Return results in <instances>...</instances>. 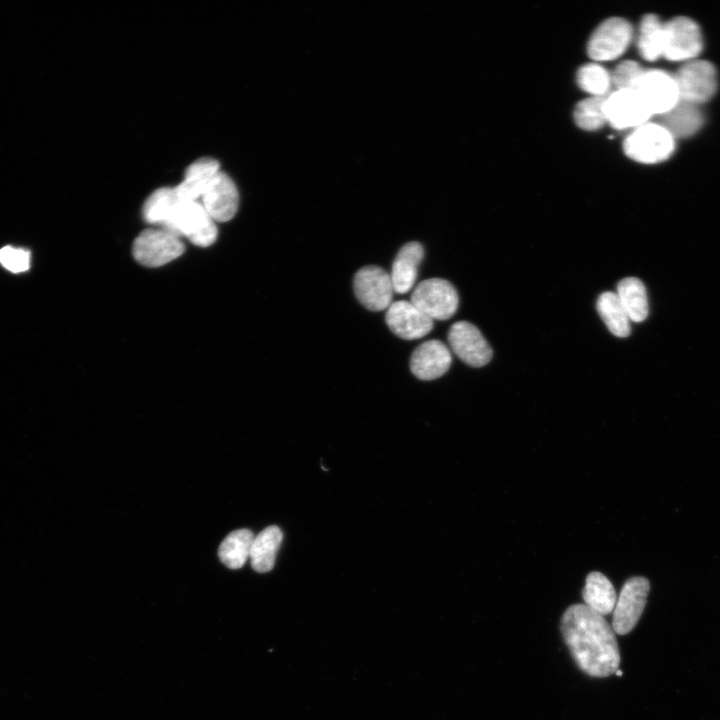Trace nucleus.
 Segmentation results:
<instances>
[{
  "label": "nucleus",
  "mask_w": 720,
  "mask_h": 720,
  "mask_svg": "<svg viewBox=\"0 0 720 720\" xmlns=\"http://www.w3.org/2000/svg\"><path fill=\"white\" fill-rule=\"evenodd\" d=\"M584 605L604 616L613 612L617 594L610 580L602 573L588 574L582 591Z\"/></svg>",
  "instance_id": "obj_20"
},
{
  "label": "nucleus",
  "mask_w": 720,
  "mask_h": 720,
  "mask_svg": "<svg viewBox=\"0 0 720 720\" xmlns=\"http://www.w3.org/2000/svg\"><path fill=\"white\" fill-rule=\"evenodd\" d=\"M607 122L617 129L637 128L653 115L637 90H616L605 99Z\"/></svg>",
  "instance_id": "obj_9"
},
{
  "label": "nucleus",
  "mask_w": 720,
  "mask_h": 720,
  "mask_svg": "<svg viewBox=\"0 0 720 720\" xmlns=\"http://www.w3.org/2000/svg\"><path fill=\"white\" fill-rule=\"evenodd\" d=\"M661 125L673 137H687L696 133L703 124V114L697 104L679 100L665 114L661 115Z\"/></svg>",
  "instance_id": "obj_19"
},
{
  "label": "nucleus",
  "mask_w": 720,
  "mask_h": 720,
  "mask_svg": "<svg viewBox=\"0 0 720 720\" xmlns=\"http://www.w3.org/2000/svg\"><path fill=\"white\" fill-rule=\"evenodd\" d=\"M385 319L389 329L406 340L422 338L433 327V320L411 301L392 302L387 308Z\"/></svg>",
  "instance_id": "obj_15"
},
{
  "label": "nucleus",
  "mask_w": 720,
  "mask_h": 720,
  "mask_svg": "<svg viewBox=\"0 0 720 720\" xmlns=\"http://www.w3.org/2000/svg\"><path fill=\"white\" fill-rule=\"evenodd\" d=\"M663 57L670 61H691L702 49V35L698 25L686 17L665 23Z\"/></svg>",
  "instance_id": "obj_11"
},
{
  "label": "nucleus",
  "mask_w": 720,
  "mask_h": 720,
  "mask_svg": "<svg viewBox=\"0 0 720 720\" xmlns=\"http://www.w3.org/2000/svg\"><path fill=\"white\" fill-rule=\"evenodd\" d=\"M220 171L219 163L212 158L204 157L190 164L184 180L174 188L176 195L187 201H199L213 177Z\"/></svg>",
  "instance_id": "obj_18"
},
{
  "label": "nucleus",
  "mask_w": 720,
  "mask_h": 720,
  "mask_svg": "<svg viewBox=\"0 0 720 720\" xmlns=\"http://www.w3.org/2000/svg\"><path fill=\"white\" fill-rule=\"evenodd\" d=\"M561 631L578 667L593 677L616 672L620 653L615 632L605 618L584 604L571 605L561 619Z\"/></svg>",
  "instance_id": "obj_1"
},
{
  "label": "nucleus",
  "mask_w": 720,
  "mask_h": 720,
  "mask_svg": "<svg viewBox=\"0 0 720 720\" xmlns=\"http://www.w3.org/2000/svg\"><path fill=\"white\" fill-rule=\"evenodd\" d=\"M185 251L182 239L162 228L143 230L134 240L135 260L146 267H159L178 258Z\"/></svg>",
  "instance_id": "obj_4"
},
{
  "label": "nucleus",
  "mask_w": 720,
  "mask_h": 720,
  "mask_svg": "<svg viewBox=\"0 0 720 720\" xmlns=\"http://www.w3.org/2000/svg\"><path fill=\"white\" fill-rule=\"evenodd\" d=\"M451 361V353L443 342L429 340L413 351L410 369L421 380H434L447 372Z\"/></svg>",
  "instance_id": "obj_16"
},
{
  "label": "nucleus",
  "mask_w": 720,
  "mask_h": 720,
  "mask_svg": "<svg viewBox=\"0 0 720 720\" xmlns=\"http://www.w3.org/2000/svg\"><path fill=\"white\" fill-rule=\"evenodd\" d=\"M605 99L606 96H590L580 101L574 111L576 124L589 131L601 128L607 122L604 111Z\"/></svg>",
  "instance_id": "obj_27"
},
{
  "label": "nucleus",
  "mask_w": 720,
  "mask_h": 720,
  "mask_svg": "<svg viewBox=\"0 0 720 720\" xmlns=\"http://www.w3.org/2000/svg\"><path fill=\"white\" fill-rule=\"evenodd\" d=\"M254 535L248 529L229 533L218 548L221 562L231 569L241 568L249 558Z\"/></svg>",
  "instance_id": "obj_24"
},
{
  "label": "nucleus",
  "mask_w": 720,
  "mask_h": 720,
  "mask_svg": "<svg viewBox=\"0 0 720 720\" xmlns=\"http://www.w3.org/2000/svg\"><path fill=\"white\" fill-rule=\"evenodd\" d=\"M0 264L13 273L24 272L30 267V253L22 248L5 246L0 249Z\"/></svg>",
  "instance_id": "obj_29"
},
{
  "label": "nucleus",
  "mask_w": 720,
  "mask_h": 720,
  "mask_svg": "<svg viewBox=\"0 0 720 720\" xmlns=\"http://www.w3.org/2000/svg\"><path fill=\"white\" fill-rule=\"evenodd\" d=\"M200 200L215 222H227L237 212L239 194L232 179L226 173L219 171L206 187Z\"/></svg>",
  "instance_id": "obj_14"
},
{
  "label": "nucleus",
  "mask_w": 720,
  "mask_h": 720,
  "mask_svg": "<svg viewBox=\"0 0 720 720\" xmlns=\"http://www.w3.org/2000/svg\"><path fill=\"white\" fill-rule=\"evenodd\" d=\"M423 257L424 248L419 242L411 241L400 248L393 261L390 274L395 292L404 294L411 290Z\"/></svg>",
  "instance_id": "obj_17"
},
{
  "label": "nucleus",
  "mask_w": 720,
  "mask_h": 720,
  "mask_svg": "<svg viewBox=\"0 0 720 720\" xmlns=\"http://www.w3.org/2000/svg\"><path fill=\"white\" fill-rule=\"evenodd\" d=\"M645 70L634 61L620 63L611 74V81L617 90H635Z\"/></svg>",
  "instance_id": "obj_28"
},
{
  "label": "nucleus",
  "mask_w": 720,
  "mask_h": 720,
  "mask_svg": "<svg viewBox=\"0 0 720 720\" xmlns=\"http://www.w3.org/2000/svg\"><path fill=\"white\" fill-rule=\"evenodd\" d=\"M411 302L432 320H447L458 308V294L447 280L430 278L420 282L411 294Z\"/></svg>",
  "instance_id": "obj_5"
},
{
  "label": "nucleus",
  "mask_w": 720,
  "mask_h": 720,
  "mask_svg": "<svg viewBox=\"0 0 720 720\" xmlns=\"http://www.w3.org/2000/svg\"><path fill=\"white\" fill-rule=\"evenodd\" d=\"M353 286L359 302L371 311H382L392 303L394 289L390 274L379 266L368 265L359 269Z\"/></svg>",
  "instance_id": "obj_10"
},
{
  "label": "nucleus",
  "mask_w": 720,
  "mask_h": 720,
  "mask_svg": "<svg viewBox=\"0 0 720 720\" xmlns=\"http://www.w3.org/2000/svg\"><path fill=\"white\" fill-rule=\"evenodd\" d=\"M143 217L147 223L185 237L199 247H208L217 239L215 221L202 204L180 199L174 188L155 191L145 203Z\"/></svg>",
  "instance_id": "obj_2"
},
{
  "label": "nucleus",
  "mask_w": 720,
  "mask_h": 720,
  "mask_svg": "<svg viewBox=\"0 0 720 720\" xmlns=\"http://www.w3.org/2000/svg\"><path fill=\"white\" fill-rule=\"evenodd\" d=\"M163 188H164V187H163ZM159 189H162V188H159ZM159 189H157V190H159ZM157 190H155V191H157ZM155 191H154V192H155ZM154 192H153V193H154ZM153 193H152V194H153ZM152 194H151V195H152ZM151 195H150V196H151ZM150 196H149V197H150ZM149 197H148V198H149ZM148 198L146 199V201L148 200ZM146 201H145V203H146ZM145 203H144V206H145ZM144 206H143V210H144ZM143 218H144V217H143Z\"/></svg>",
  "instance_id": "obj_31"
},
{
  "label": "nucleus",
  "mask_w": 720,
  "mask_h": 720,
  "mask_svg": "<svg viewBox=\"0 0 720 720\" xmlns=\"http://www.w3.org/2000/svg\"><path fill=\"white\" fill-rule=\"evenodd\" d=\"M674 137L661 124L645 123L635 128L625 139V154L640 163L655 164L673 153Z\"/></svg>",
  "instance_id": "obj_3"
},
{
  "label": "nucleus",
  "mask_w": 720,
  "mask_h": 720,
  "mask_svg": "<svg viewBox=\"0 0 720 720\" xmlns=\"http://www.w3.org/2000/svg\"><path fill=\"white\" fill-rule=\"evenodd\" d=\"M598 314L609 331L617 337H627L630 332V319L616 293L607 291L597 299Z\"/></svg>",
  "instance_id": "obj_23"
},
{
  "label": "nucleus",
  "mask_w": 720,
  "mask_h": 720,
  "mask_svg": "<svg viewBox=\"0 0 720 720\" xmlns=\"http://www.w3.org/2000/svg\"><path fill=\"white\" fill-rule=\"evenodd\" d=\"M577 83L591 96H607L612 83L611 74L599 64H586L577 72Z\"/></svg>",
  "instance_id": "obj_26"
},
{
  "label": "nucleus",
  "mask_w": 720,
  "mask_h": 720,
  "mask_svg": "<svg viewBox=\"0 0 720 720\" xmlns=\"http://www.w3.org/2000/svg\"><path fill=\"white\" fill-rule=\"evenodd\" d=\"M674 78L680 100L697 105L711 99L718 86L716 69L704 60L688 61Z\"/></svg>",
  "instance_id": "obj_6"
},
{
  "label": "nucleus",
  "mask_w": 720,
  "mask_h": 720,
  "mask_svg": "<svg viewBox=\"0 0 720 720\" xmlns=\"http://www.w3.org/2000/svg\"><path fill=\"white\" fill-rule=\"evenodd\" d=\"M632 32L630 23L625 19H606L592 33L587 46L588 55L595 61L618 58L629 46Z\"/></svg>",
  "instance_id": "obj_8"
},
{
  "label": "nucleus",
  "mask_w": 720,
  "mask_h": 720,
  "mask_svg": "<svg viewBox=\"0 0 720 720\" xmlns=\"http://www.w3.org/2000/svg\"><path fill=\"white\" fill-rule=\"evenodd\" d=\"M617 296L630 321L642 322L649 312L647 292L641 280L635 277L622 279L617 285Z\"/></svg>",
  "instance_id": "obj_22"
},
{
  "label": "nucleus",
  "mask_w": 720,
  "mask_h": 720,
  "mask_svg": "<svg viewBox=\"0 0 720 720\" xmlns=\"http://www.w3.org/2000/svg\"><path fill=\"white\" fill-rule=\"evenodd\" d=\"M448 342L452 351L473 367L486 365L492 358V349L479 329L467 322H455L449 329Z\"/></svg>",
  "instance_id": "obj_12"
},
{
  "label": "nucleus",
  "mask_w": 720,
  "mask_h": 720,
  "mask_svg": "<svg viewBox=\"0 0 720 720\" xmlns=\"http://www.w3.org/2000/svg\"><path fill=\"white\" fill-rule=\"evenodd\" d=\"M649 581L641 576L629 578L617 596L613 610L612 628L615 633H629L639 621L647 602Z\"/></svg>",
  "instance_id": "obj_7"
},
{
  "label": "nucleus",
  "mask_w": 720,
  "mask_h": 720,
  "mask_svg": "<svg viewBox=\"0 0 720 720\" xmlns=\"http://www.w3.org/2000/svg\"><path fill=\"white\" fill-rule=\"evenodd\" d=\"M652 114L663 115L680 100L674 76L661 70H645L636 89Z\"/></svg>",
  "instance_id": "obj_13"
},
{
  "label": "nucleus",
  "mask_w": 720,
  "mask_h": 720,
  "mask_svg": "<svg viewBox=\"0 0 720 720\" xmlns=\"http://www.w3.org/2000/svg\"><path fill=\"white\" fill-rule=\"evenodd\" d=\"M665 25L653 14L645 15L640 24L638 49L647 61L663 56Z\"/></svg>",
  "instance_id": "obj_25"
},
{
  "label": "nucleus",
  "mask_w": 720,
  "mask_h": 720,
  "mask_svg": "<svg viewBox=\"0 0 720 720\" xmlns=\"http://www.w3.org/2000/svg\"><path fill=\"white\" fill-rule=\"evenodd\" d=\"M282 538V531L277 526H269L254 536L249 558L256 572L266 573L274 567Z\"/></svg>",
  "instance_id": "obj_21"
},
{
  "label": "nucleus",
  "mask_w": 720,
  "mask_h": 720,
  "mask_svg": "<svg viewBox=\"0 0 720 720\" xmlns=\"http://www.w3.org/2000/svg\"><path fill=\"white\" fill-rule=\"evenodd\" d=\"M615 674H616L617 676H622V672H621V670H619V669L616 670Z\"/></svg>",
  "instance_id": "obj_30"
}]
</instances>
